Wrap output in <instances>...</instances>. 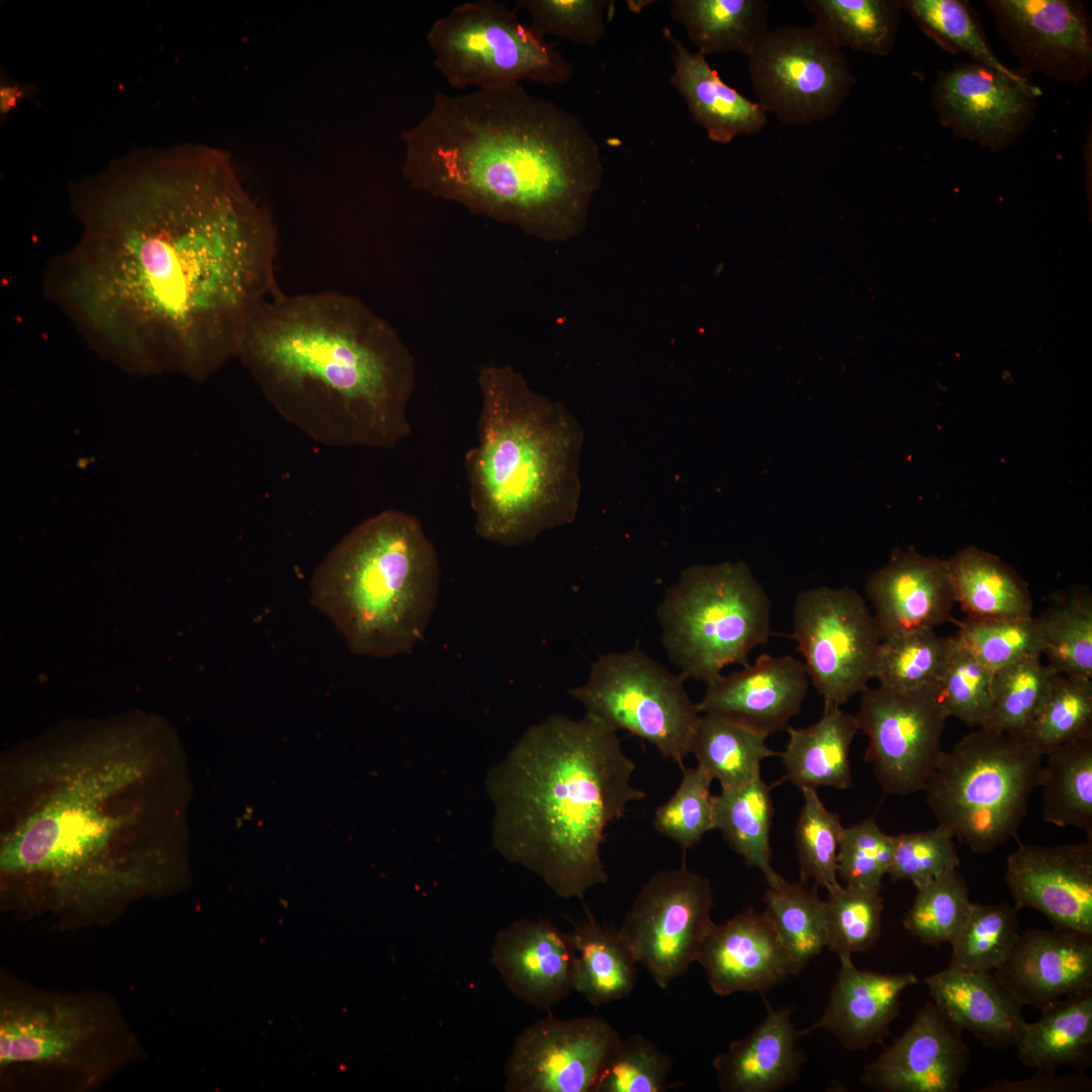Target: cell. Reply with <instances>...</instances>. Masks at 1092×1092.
I'll use <instances>...</instances> for the list:
<instances>
[{
	"instance_id": "6da1fadb",
	"label": "cell",
	"mask_w": 1092,
	"mask_h": 1092,
	"mask_svg": "<svg viewBox=\"0 0 1092 1092\" xmlns=\"http://www.w3.org/2000/svg\"><path fill=\"white\" fill-rule=\"evenodd\" d=\"M81 232L49 264L44 290L93 342L158 350L203 377L238 357L279 294L277 233L225 151L133 150L70 184Z\"/></svg>"
},
{
	"instance_id": "7a4b0ae2",
	"label": "cell",
	"mask_w": 1092,
	"mask_h": 1092,
	"mask_svg": "<svg viewBox=\"0 0 1092 1092\" xmlns=\"http://www.w3.org/2000/svg\"><path fill=\"white\" fill-rule=\"evenodd\" d=\"M414 189L541 235L576 225L599 183V144L572 113L520 83L435 93L401 133Z\"/></svg>"
},
{
	"instance_id": "3957f363",
	"label": "cell",
	"mask_w": 1092,
	"mask_h": 1092,
	"mask_svg": "<svg viewBox=\"0 0 1092 1092\" xmlns=\"http://www.w3.org/2000/svg\"><path fill=\"white\" fill-rule=\"evenodd\" d=\"M238 358L273 408L320 445L388 449L412 432L414 357L357 296L280 292L253 316Z\"/></svg>"
},
{
	"instance_id": "277c9868",
	"label": "cell",
	"mask_w": 1092,
	"mask_h": 1092,
	"mask_svg": "<svg viewBox=\"0 0 1092 1092\" xmlns=\"http://www.w3.org/2000/svg\"><path fill=\"white\" fill-rule=\"evenodd\" d=\"M617 731L585 714L530 726L485 780L492 845L563 899L605 884L606 830L646 797Z\"/></svg>"
},
{
	"instance_id": "5b68a950",
	"label": "cell",
	"mask_w": 1092,
	"mask_h": 1092,
	"mask_svg": "<svg viewBox=\"0 0 1092 1092\" xmlns=\"http://www.w3.org/2000/svg\"><path fill=\"white\" fill-rule=\"evenodd\" d=\"M477 382L478 443L465 454L475 532L490 543L525 545L575 519L582 429L510 366L484 365Z\"/></svg>"
},
{
	"instance_id": "8992f818",
	"label": "cell",
	"mask_w": 1092,
	"mask_h": 1092,
	"mask_svg": "<svg viewBox=\"0 0 1092 1092\" xmlns=\"http://www.w3.org/2000/svg\"><path fill=\"white\" fill-rule=\"evenodd\" d=\"M437 551L413 515L382 511L352 529L323 558L310 601L358 655L408 654L437 604Z\"/></svg>"
},
{
	"instance_id": "52a82bcc",
	"label": "cell",
	"mask_w": 1092,
	"mask_h": 1092,
	"mask_svg": "<svg viewBox=\"0 0 1092 1092\" xmlns=\"http://www.w3.org/2000/svg\"><path fill=\"white\" fill-rule=\"evenodd\" d=\"M666 657L686 679L709 684L770 637V599L744 561L685 568L658 603Z\"/></svg>"
},
{
	"instance_id": "ba28073f",
	"label": "cell",
	"mask_w": 1092,
	"mask_h": 1092,
	"mask_svg": "<svg viewBox=\"0 0 1092 1092\" xmlns=\"http://www.w3.org/2000/svg\"><path fill=\"white\" fill-rule=\"evenodd\" d=\"M1043 756L1024 735L989 727L967 734L943 752L923 790L937 826L974 853L1005 844L1039 788Z\"/></svg>"
},
{
	"instance_id": "9c48e42d",
	"label": "cell",
	"mask_w": 1092,
	"mask_h": 1092,
	"mask_svg": "<svg viewBox=\"0 0 1092 1092\" xmlns=\"http://www.w3.org/2000/svg\"><path fill=\"white\" fill-rule=\"evenodd\" d=\"M434 66L456 89L533 81L561 85L573 76L553 42L494 0L468 1L438 18L427 33Z\"/></svg>"
},
{
	"instance_id": "30bf717a",
	"label": "cell",
	"mask_w": 1092,
	"mask_h": 1092,
	"mask_svg": "<svg viewBox=\"0 0 1092 1092\" xmlns=\"http://www.w3.org/2000/svg\"><path fill=\"white\" fill-rule=\"evenodd\" d=\"M685 680L634 647L600 654L585 681L568 694L585 714L649 742L681 768L701 716Z\"/></svg>"
},
{
	"instance_id": "8fae6325",
	"label": "cell",
	"mask_w": 1092,
	"mask_h": 1092,
	"mask_svg": "<svg viewBox=\"0 0 1092 1092\" xmlns=\"http://www.w3.org/2000/svg\"><path fill=\"white\" fill-rule=\"evenodd\" d=\"M745 57L757 103L789 125L827 120L856 83L842 49L816 22L767 28Z\"/></svg>"
},
{
	"instance_id": "7c38bea8",
	"label": "cell",
	"mask_w": 1092,
	"mask_h": 1092,
	"mask_svg": "<svg viewBox=\"0 0 1092 1092\" xmlns=\"http://www.w3.org/2000/svg\"><path fill=\"white\" fill-rule=\"evenodd\" d=\"M793 639L824 706L840 707L874 677L881 635L864 599L850 586L801 590Z\"/></svg>"
},
{
	"instance_id": "4fadbf2b",
	"label": "cell",
	"mask_w": 1092,
	"mask_h": 1092,
	"mask_svg": "<svg viewBox=\"0 0 1092 1092\" xmlns=\"http://www.w3.org/2000/svg\"><path fill=\"white\" fill-rule=\"evenodd\" d=\"M709 879L686 864L657 872L642 886L618 928L639 966L665 990L697 962L714 926Z\"/></svg>"
},
{
	"instance_id": "5bb4252c",
	"label": "cell",
	"mask_w": 1092,
	"mask_h": 1092,
	"mask_svg": "<svg viewBox=\"0 0 1092 1092\" xmlns=\"http://www.w3.org/2000/svg\"><path fill=\"white\" fill-rule=\"evenodd\" d=\"M854 717L869 738L864 759L884 792L906 796L923 791L944 752L948 716L938 688L901 692L867 687Z\"/></svg>"
},
{
	"instance_id": "9a60e30c",
	"label": "cell",
	"mask_w": 1092,
	"mask_h": 1092,
	"mask_svg": "<svg viewBox=\"0 0 1092 1092\" xmlns=\"http://www.w3.org/2000/svg\"><path fill=\"white\" fill-rule=\"evenodd\" d=\"M620 1038L604 1017L549 1014L517 1036L505 1068V1090L593 1092Z\"/></svg>"
},
{
	"instance_id": "2e32d148",
	"label": "cell",
	"mask_w": 1092,
	"mask_h": 1092,
	"mask_svg": "<svg viewBox=\"0 0 1092 1092\" xmlns=\"http://www.w3.org/2000/svg\"><path fill=\"white\" fill-rule=\"evenodd\" d=\"M1040 94L1028 80L964 62L937 73L931 103L940 124L956 136L1001 152L1032 122Z\"/></svg>"
},
{
	"instance_id": "e0dca14e",
	"label": "cell",
	"mask_w": 1092,
	"mask_h": 1092,
	"mask_svg": "<svg viewBox=\"0 0 1092 1092\" xmlns=\"http://www.w3.org/2000/svg\"><path fill=\"white\" fill-rule=\"evenodd\" d=\"M996 30L1021 76L1040 74L1070 86L1092 72V22L1078 0H987Z\"/></svg>"
},
{
	"instance_id": "ac0fdd59",
	"label": "cell",
	"mask_w": 1092,
	"mask_h": 1092,
	"mask_svg": "<svg viewBox=\"0 0 1092 1092\" xmlns=\"http://www.w3.org/2000/svg\"><path fill=\"white\" fill-rule=\"evenodd\" d=\"M1005 882L1017 910H1036L1053 927L1092 935V840L1019 842L1007 858Z\"/></svg>"
},
{
	"instance_id": "d6986e66",
	"label": "cell",
	"mask_w": 1092,
	"mask_h": 1092,
	"mask_svg": "<svg viewBox=\"0 0 1092 1092\" xmlns=\"http://www.w3.org/2000/svg\"><path fill=\"white\" fill-rule=\"evenodd\" d=\"M962 1031L932 1002L872 1062L860 1081L877 1092H957L970 1064Z\"/></svg>"
},
{
	"instance_id": "ffe728a7",
	"label": "cell",
	"mask_w": 1092,
	"mask_h": 1092,
	"mask_svg": "<svg viewBox=\"0 0 1092 1092\" xmlns=\"http://www.w3.org/2000/svg\"><path fill=\"white\" fill-rule=\"evenodd\" d=\"M808 686L803 661L762 653L753 663L707 684L697 705L701 713L724 715L767 738L799 714Z\"/></svg>"
},
{
	"instance_id": "44dd1931",
	"label": "cell",
	"mask_w": 1092,
	"mask_h": 1092,
	"mask_svg": "<svg viewBox=\"0 0 1092 1092\" xmlns=\"http://www.w3.org/2000/svg\"><path fill=\"white\" fill-rule=\"evenodd\" d=\"M864 589L881 639L957 622L946 561L913 547L895 549L889 561L869 576Z\"/></svg>"
},
{
	"instance_id": "7402d4cb",
	"label": "cell",
	"mask_w": 1092,
	"mask_h": 1092,
	"mask_svg": "<svg viewBox=\"0 0 1092 1092\" xmlns=\"http://www.w3.org/2000/svg\"><path fill=\"white\" fill-rule=\"evenodd\" d=\"M992 974L1019 1003L1038 1010L1092 991V935L1059 927L1028 929Z\"/></svg>"
},
{
	"instance_id": "603a6c76",
	"label": "cell",
	"mask_w": 1092,
	"mask_h": 1092,
	"mask_svg": "<svg viewBox=\"0 0 1092 1092\" xmlns=\"http://www.w3.org/2000/svg\"><path fill=\"white\" fill-rule=\"evenodd\" d=\"M575 953L572 933L546 919L522 918L496 933L490 962L516 998L549 1010L573 991Z\"/></svg>"
},
{
	"instance_id": "cb8c5ba5",
	"label": "cell",
	"mask_w": 1092,
	"mask_h": 1092,
	"mask_svg": "<svg viewBox=\"0 0 1092 1092\" xmlns=\"http://www.w3.org/2000/svg\"><path fill=\"white\" fill-rule=\"evenodd\" d=\"M697 962L712 991L721 997L763 994L799 974L764 914L751 907L715 923Z\"/></svg>"
},
{
	"instance_id": "d4e9b609",
	"label": "cell",
	"mask_w": 1092,
	"mask_h": 1092,
	"mask_svg": "<svg viewBox=\"0 0 1092 1092\" xmlns=\"http://www.w3.org/2000/svg\"><path fill=\"white\" fill-rule=\"evenodd\" d=\"M840 968L821 1017L804 1032L834 1034L850 1051H863L890 1034L901 997L919 983L913 973L888 974L857 969L851 956L838 957Z\"/></svg>"
},
{
	"instance_id": "484cf974",
	"label": "cell",
	"mask_w": 1092,
	"mask_h": 1092,
	"mask_svg": "<svg viewBox=\"0 0 1092 1092\" xmlns=\"http://www.w3.org/2000/svg\"><path fill=\"white\" fill-rule=\"evenodd\" d=\"M765 1004L761 1023L713 1061L723 1092H777L799 1079L807 1059L800 1046L805 1032L795 1027L792 1009Z\"/></svg>"
},
{
	"instance_id": "4316f807",
	"label": "cell",
	"mask_w": 1092,
	"mask_h": 1092,
	"mask_svg": "<svg viewBox=\"0 0 1092 1092\" xmlns=\"http://www.w3.org/2000/svg\"><path fill=\"white\" fill-rule=\"evenodd\" d=\"M931 1001L962 1032L996 1050L1015 1046L1026 1022L1023 1005L992 973L946 968L924 980Z\"/></svg>"
},
{
	"instance_id": "83f0119b",
	"label": "cell",
	"mask_w": 1092,
	"mask_h": 1092,
	"mask_svg": "<svg viewBox=\"0 0 1092 1092\" xmlns=\"http://www.w3.org/2000/svg\"><path fill=\"white\" fill-rule=\"evenodd\" d=\"M663 34L672 44L670 85L711 141L729 144L739 135L757 133L765 126L767 113L762 107L726 84L706 56L691 51L667 27Z\"/></svg>"
},
{
	"instance_id": "f1b7e54d",
	"label": "cell",
	"mask_w": 1092,
	"mask_h": 1092,
	"mask_svg": "<svg viewBox=\"0 0 1092 1092\" xmlns=\"http://www.w3.org/2000/svg\"><path fill=\"white\" fill-rule=\"evenodd\" d=\"M789 741L780 752L786 780L800 789L852 787L849 749L858 731L855 717L837 706H824L822 717L806 728H786Z\"/></svg>"
},
{
	"instance_id": "f546056e",
	"label": "cell",
	"mask_w": 1092,
	"mask_h": 1092,
	"mask_svg": "<svg viewBox=\"0 0 1092 1092\" xmlns=\"http://www.w3.org/2000/svg\"><path fill=\"white\" fill-rule=\"evenodd\" d=\"M1025 1022L1015 1044L1022 1065L1036 1071L1069 1068L1085 1072L1092 1065V991L1071 995L1043 1007Z\"/></svg>"
},
{
	"instance_id": "4dcf8cb0",
	"label": "cell",
	"mask_w": 1092,
	"mask_h": 1092,
	"mask_svg": "<svg viewBox=\"0 0 1092 1092\" xmlns=\"http://www.w3.org/2000/svg\"><path fill=\"white\" fill-rule=\"evenodd\" d=\"M956 604L975 620L1032 616L1027 581L1000 557L968 546L945 559Z\"/></svg>"
},
{
	"instance_id": "1f68e13d",
	"label": "cell",
	"mask_w": 1092,
	"mask_h": 1092,
	"mask_svg": "<svg viewBox=\"0 0 1092 1092\" xmlns=\"http://www.w3.org/2000/svg\"><path fill=\"white\" fill-rule=\"evenodd\" d=\"M575 945L573 991L601 1006L628 997L637 982L636 959L618 929L586 918L572 932Z\"/></svg>"
},
{
	"instance_id": "d6a6232c",
	"label": "cell",
	"mask_w": 1092,
	"mask_h": 1092,
	"mask_svg": "<svg viewBox=\"0 0 1092 1092\" xmlns=\"http://www.w3.org/2000/svg\"><path fill=\"white\" fill-rule=\"evenodd\" d=\"M764 0H673L670 14L700 54L746 55L767 29Z\"/></svg>"
},
{
	"instance_id": "836d02e7",
	"label": "cell",
	"mask_w": 1092,
	"mask_h": 1092,
	"mask_svg": "<svg viewBox=\"0 0 1092 1092\" xmlns=\"http://www.w3.org/2000/svg\"><path fill=\"white\" fill-rule=\"evenodd\" d=\"M1044 755L1039 785L1043 820L1080 829L1092 840V730Z\"/></svg>"
},
{
	"instance_id": "e575fe53",
	"label": "cell",
	"mask_w": 1092,
	"mask_h": 1092,
	"mask_svg": "<svg viewBox=\"0 0 1092 1092\" xmlns=\"http://www.w3.org/2000/svg\"><path fill=\"white\" fill-rule=\"evenodd\" d=\"M772 787L759 775L740 787L721 789L714 795L715 828L747 866L761 872L767 884L781 877L771 864Z\"/></svg>"
},
{
	"instance_id": "d590c367",
	"label": "cell",
	"mask_w": 1092,
	"mask_h": 1092,
	"mask_svg": "<svg viewBox=\"0 0 1092 1092\" xmlns=\"http://www.w3.org/2000/svg\"><path fill=\"white\" fill-rule=\"evenodd\" d=\"M766 737L716 713H701L690 753L721 789L740 787L760 775L763 759L780 753L766 745Z\"/></svg>"
},
{
	"instance_id": "8d00e7d4",
	"label": "cell",
	"mask_w": 1092,
	"mask_h": 1092,
	"mask_svg": "<svg viewBox=\"0 0 1092 1092\" xmlns=\"http://www.w3.org/2000/svg\"><path fill=\"white\" fill-rule=\"evenodd\" d=\"M804 7L842 49L886 57L900 25V0H804Z\"/></svg>"
},
{
	"instance_id": "74e56055",
	"label": "cell",
	"mask_w": 1092,
	"mask_h": 1092,
	"mask_svg": "<svg viewBox=\"0 0 1092 1092\" xmlns=\"http://www.w3.org/2000/svg\"><path fill=\"white\" fill-rule=\"evenodd\" d=\"M764 916L800 973L826 947L824 900L817 887L791 883L782 876L767 884Z\"/></svg>"
},
{
	"instance_id": "f35d334b",
	"label": "cell",
	"mask_w": 1092,
	"mask_h": 1092,
	"mask_svg": "<svg viewBox=\"0 0 1092 1092\" xmlns=\"http://www.w3.org/2000/svg\"><path fill=\"white\" fill-rule=\"evenodd\" d=\"M953 636L934 629H916L881 640L874 677L892 690L911 692L938 688L953 647Z\"/></svg>"
},
{
	"instance_id": "ab89813d",
	"label": "cell",
	"mask_w": 1092,
	"mask_h": 1092,
	"mask_svg": "<svg viewBox=\"0 0 1092 1092\" xmlns=\"http://www.w3.org/2000/svg\"><path fill=\"white\" fill-rule=\"evenodd\" d=\"M87 1029L68 1010H41L2 1015L0 1063H39L59 1060L73 1051Z\"/></svg>"
},
{
	"instance_id": "60d3db41",
	"label": "cell",
	"mask_w": 1092,
	"mask_h": 1092,
	"mask_svg": "<svg viewBox=\"0 0 1092 1092\" xmlns=\"http://www.w3.org/2000/svg\"><path fill=\"white\" fill-rule=\"evenodd\" d=\"M923 33L942 50L1016 80H1027L994 54L970 6L962 0H900Z\"/></svg>"
},
{
	"instance_id": "b9f144b4",
	"label": "cell",
	"mask_w": 1092,
	"mask_h": 1092,
	"mask_svg": "<svg viewBox=\"0 0 1092 1092\" xmlns=\"http://www.w3.org/2000/svg\"><path fill=\"white\" fill-rule=\"evenodd\" d=\"M1042 655L1059 673L1092 679V596L1076 589L1036 616Z\"/></svg>"
},
{
	"instance_id": "7bdbcfd3",
	"label": "cell",
	"mask_w": 1092,
	"mask_h": 1092,
	"mask_svg": "<svg viewBox=\"0 0 1092 1092\" xmlns=\"http://www.w3.org/2000/svg\"><path fill=\"white\" fill-rule=\"evenodd\" d=\"M1018 936L1015 906L973 903L967 920L949 941L948 968L993 973L1004 964Z\"/></svg>"
},
{
	"instance_id": "ee69618b",
	"label": "cell",
	"mask_w": 1092,
	"mask_h": 1092,
	"mask_svg": "<svg viewBox=\"0 0 1092 1092\" xmlns=\"http://www.w3.org/2000/svg\"><path fill=\"white\" fill-rule=\"evenodd\" d=\"M1056 671L1032 655L993 671L991 719L986 727L1024 735Z\"/></svg>"
},
{
	"instance_id": "f6af8a7d",
	"label": "cell",
	"mask_w": 1092,
	"mask_h": 1092,
	"mask_svg": "<svg viewBox=\"0 0 1092 1092\" xmlns=\"http://www.w3.org/2000/svg\"><path fill=\"white\" fill-rule=\"evenodd\" d=\"M1092 730V679L1056 672L1024 736L1043 755Z\"/></svg>"
},
{
	"instance_id": "bcb514c9",
	"label": "cell",
	"mask_w": 1092,
	"mask_h": 1092,
	"mask_svg": "<svg viewBox=\"0 0 1092 1092\" xmlns=\"http://www.w3.org/2000/svg\"><path fill=\"white\" fill-rule=\"evenodd\" d=\"M972 904L965 879L953 869L916 887L903 925L924 944L949 943L967 920Z\"/></svg>"
},
{
	"instance_id": "7dc6e473",
	"label": "cell",
	"mask_w": 1092,
	"mask_h": 1092,
	"mask_svg": "<svg viewBox=\"0 0 1092 1092\" xmlns=\"http://www.w3.org/2000/svg\"><path fill=\"white\" fill-rule=\"evenodd\" d=\"M824 900L826 947L838 957L873 947L881 936L884 900L879 890L840 884Z\"/></svg>"
},
{
	"instance_id": "c3c4849f",
	"label": "cell",
	"mask_w": 1092,
	"mask_h": 1092,
	"mask_svg": "<svg viewBox=\"0 0 1092 1092\" xmlns=\"http://www.w3.org/2000/svg\"><path fill=\"white\" fill-rule=\"evenodd\" d=\"M803 805L795 827V846L800 881L826 890L837 881V854L844 827L837 813L829 811L817 790L802 788Z\"/></svg>"
},
{
	"instance_id": "681fc988",
	"label": "cell",
	"mask_w": 1092,
	"mask_h": 1092,
	"mask_svg": "<svg viewBox=\"0 0 1092 1092\" xmlns=\"http://www.w3.org/2000/svg\"><path fill=\"white\" fill-rule=\"evenodd\" d=\"M673 1063L642 1033L620 1038L606 1060L593 1092H666L681 1085L670 1082Z\"/></svg>"
},
{
	"instance_id": "f907efd6",
	"label": "cell",
	"mask_w": 1092,
	"mask_h": 1092,
	"mask_svg": "<svg viewBox=\"0 0 1092 1092\" xmlns=\"http://www.w3.org/2000/svg\"><path fill=\"white\" fill-rule=\"evenodd\" d=\"M954 636L990 670L1021 658L1042 655V638L1036 617L975 620L954 623Z\"/></svg>"
},
{
	"instance_id": "816d5d0a",
	"label": "cell",
	"mask_w": 1092,
	"mask_h": 1092,
	"mask_svg": "<svg viewBox=\"0 0 1092 1092\" xmlns=\"http://www.w3.org/2000/svg\"><path fill=\"white\" fill-rule=\"evenodd\" d=\"M953 647L938 687V698L949 717L969 727L989 724L993 709V671L954 635Z\"/></svg>"
},
{
	"instance_id": "f5cc1de1",
	"label": "cell",
	"mask_w": 1092,
	"mask_h": 1092,
	"mask_svg": "<svg viewBox=\"0 0 1092 1092\" xmlns=\"http://www.w3.org/2000/svg\"><path fill=\"white\" fill-rule=\"evenodd\" d=\"M680 783L672 796L655 811L653 826L684 850L701 842L715 829L712 779L699 766L681 768Z\"/></svg>"
},
{
	"instance_id": "db71d44e",
	"label": "cell",
	"mask_w": 1092,
	"mask_h": 1092,
	"mask_svg": "<svg viewBox=\"0 0 1092 1092\" xmlns=\"http://www.w3.org/2000/svg\"><path fill=\"white\" fill-rule=\"evenodd\" d=\"M893 854V835L881 830L874 817L844 827L837 854V875L845 886L879 890Z\"/></svg>"
},
{
	"instance_id": "11a10c76",
	"label": "cell",
	"mask_w": 1092,
	"mask_h": 1092,
	"mask_svg": "<svg viewBox=\"0 0 1092 1092\" xmlns=\"http://www.w3.org/2000/svg\"><path fill=\"white\" fill-rule=\"evenodd\" d=\"M609 3L607 0H519L516 9L528 13L530 26L543 37L551 34L596 47L606 32L604 11Z\"/></svg>"
},
{
	"instance_id": "9f6ffc18",
	"label": "cell",
	"mask_w": 1092,
	"mask_h": 1092,
	"mask_svg": "<svg viewBox=\"0 0 1092 1092\" xmlns=\"http://www.w3.org/2000/svg\"><path fill=\"white\" fill-rule=\"evenodd\" d=\"M959 866L953 836L941 827L893 835L892 882L908 880L916 888Z\"/></svg>"
},
{
	"instance_id": "6f0895ef",
	"label": "cell",
	"mask_w": 1092,
	"mask_h": 1092,
	"mask_svg": "<svg viewBox=\"0 0 1092 1092\" xmlns=\"http://www.w3.org/2000/svg\"><path fill=\"white\" fill-rule=\"evenodd\" d=\"M1092 1080L1085 1072L1058 1074L1057 1071H1036L1028 1078L996 1080L976 1092H1088Z\"/></svg>"
},
{
	"instance_id": "680465c9",
	"label": "cell",
	"mask_w": 1092,
	"mask_h": 1092,
	"mask_svg": "<svg viewBox=\"0 0 1092 1092\" xmlns=\"http://www.w3.org/2000/svg\"><path fill=\"white\" fill-rule=\"evenodd\" d=\"M33 83L12 78L4 69L0 73V119L3 123L8 115L23 101L32 99L37 92Z\"/></svg>"
}]
</instances>
